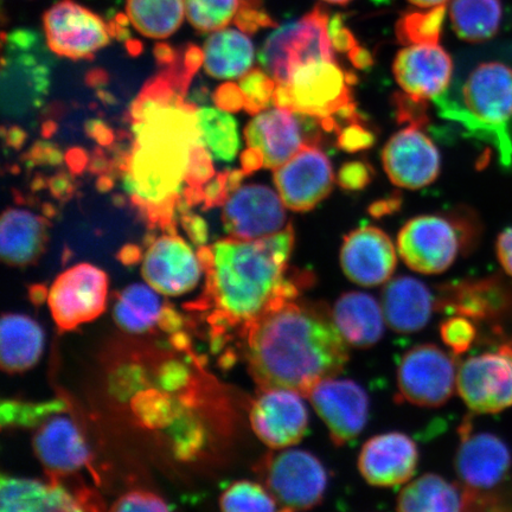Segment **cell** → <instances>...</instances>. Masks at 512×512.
<instances>
[{
  "mask_svg": "<svg viewBox=\"0 0 512 512\" xmlns=\"http://www.w3.org/2000/svg\"><path fill=\"white\" fill-rule=\"evenodd\" d=\"M190 47L182 59L162 63V72L132 102L130 150L118 169L133 207L152 229L176 233V215L204 202L215 170L198 126V108L187 100L192 75L203 63Z\"/></svg>",
  "mask_w": 512,
  "mask_h": 512,
  "instance_id": "1",
  "label": "cell"
},
{
  "mask_svg": "<svg viewBox=\"0 0 512 512\" xmlns=\"http://www.w3.org/2000/svg\"><path fill=\"white\" fill-rule=\"evenodd\" d=\"M249 373L260 389L309 395L319 382L342 373L348 343L324 304L299 298L275 305L243 326Z\"/></svg>",
  "mask_w": 512,
  "mask_h": 512,
  "instance_id": "2",
  "label": "cell"
},
{
  "mask_svg": "<svg viewBox=\"0 0 512 512\" xmlns=\"http://www.w3.org/2000/svg\"><path fill=\"white\" fill-rule=\"evenodd\" d=\"M294 247L292 224L258 240L228 238L198 249L206 286L198 302L222 332L253 322L271 307L299 297L303 280L288 277Z\"/></svg>",
  "mask_w": 512,
  "mask_h": 512,
  "instance_id": "3",
  "label": "cell"
},
{
  "mask_svg": "<svg viewBox=\"0 0 512 512\" xmlns=\"http://www.w3.org/2000/svg\"><path fill=\"white\" fill-rule=\"evenodd\" d=\"M440 117L454 121L472 137L496 147L504 166L512 162V69L499 62L480 64L467 76L460 98L446 91L433 99Z\"/></svg>",
  "mask_w": 512,
  "mask_h": 512,
  "instance_id": "4",
  "label": "cell"
},
{
  "mask_svg": "<svg viewBox=\"0 0 512 512\" xmlns=\"http://www.w3.org/2000/svg\"><path fill=\"white\" fill-rule=\"evenodd\" d=\"M352 79L336 60L307 63L296 69L290 82L277 85L273 104L313 118L324 131L338 134L341 121L362 123L352 95Z\"/></svg>",
  "mask_w": 512,
  "mask_h": 512,
  "instance_id": "5",
  "label": "cell"
},
{
  "mask_svg": "<svg viewBox=\"0 0 512 512\" xmlns=\"http://www.w3.org/2000/svg\"><path fill=\"white\" fill-rule=\"evenodd\" d=\"M49 53L40 35L15 30L3 37L2 105L4 117H28L43 105L50 87Z\"/></svg>",
  "mask_w": 512,
  "mask_h": 512,
  "instance_id": "6",
  "label": "cell"
},
{
  "mask_svg": "<svg viewBox=\"0 0 512 512\" xmlns=\"http://www.w3.org/2000/svg\"><path fill=\"white\" fill-rule=\"evenodd\" d=\"M329 22L328 14L317 6L299 21L286 24L268 37L259 61L277 85L290 82L296 69L304 64L335 61Z\"/></svg>",
  "mask_w": 512,
  "mask_h": 512,
  "instance_id": "7",
  "label": "cell"
},
{
  "mask_svg": "<svg viewBox=\"0 0 512 512\" xmlns=\"http://www.w3.org/2000/svg\"><path fill=\"white\" fill-rule=\"evenodd\" d=\"M265 488L279 510L302 511L322 503L328 475L320 460L302 450H275L258 466Z\"/></svg>",
  "mask_w": 512,
  "mask_h": 512,
  "instance_id": "8",
  "label": "cell"
},
{
  "mask_svg": "<svg viewBox=\"0 0 512 512\" xmlns=\"http://www.w3.org/2000/svg\"><path fill=\"white\" fill-rule=\"evenodd\" d=\"M465 228L443 216L415 217L401 229L399 253L414 272L439 274L448 270L464 246Z\"/></svg>",
  "mask_w": 512,
  "mask_h": 512,
  "instance_id": "9",
  "label": "cell"
},
{
  "mask_svg": "<svg viewBox=\"0 0 512 512\" xmlns=\"http://www.w3.org/2000/svg\"><path fill=\"white\" fill-rule=\"evenodd\" d=\"M51 53L72 60L91 59L111 43L115 27L74 0H60L43 16Z\"/></svg>",
  "mask_w": 512,
  "mask_h": 512,
  "instance_id": "10",
  "label": "cell"
},
{
  "mask_svg": "<svg viewBox=\"0 0 512 512\" xmlns=\"http://www.w3.org/2000/svg\"><path fill=\"white\" fill-rule=\"evenodd\" d=\"M457 375L458 367L451 355L434 344L418 345L401 358L400 396L415 406H443L457 390Z\"/></svg>",
  "mask_w": 512,
  "mask_h": 512,
  "instance_id": "11",
  "label": "cell"
},
{
  "mask_svg": "<svg viewBox=\"0 0 512 512\" xmlns=\"http://www.w3.org/2000/svg\"><path fill=\"white\" fill-rule=\"evenodd\" d=\"M107 294L108 277L100 268L89 264L68 268L48 292L51 316L61 330H74L104 313Z\"/></svg>",
  "mask_w": 512,
  "mask_h": 512,
  "instance_id": "12",
  "label": "cell"
},
{
  "mask_svg": "<svg viewBox=\"0 0 512 512\" xmlns=\"http://www.w3.org/2000/svg\"><path fill=\"white\" fill-rule=\"evenodd\" d=\"M457 390L472 412L495 414L512 407V350L472 356L458 367Z\"/></svg>",
  "mask_w": 512,
  "mask_h": 512,
  "instance_id": "13",
  "label": "cell"
},
{
  "mask_svg": "<svg viewBox=\"0 0 512 512\" xmlns=\"http://www.w3.org/2000/svg\"><path fill=\"white\" fill-rule=\"evenodd\" d=\"M277 192L260 184L243 185L223 204L222 221L229 238L258 240L278 234L288 224Z\"/></svg>",
  "mask_w": 512,
  "mask_h": 512,
  "instance_id": "14",
  "label": "cell"
},
{
  "mask_svg": "<svg viewBox=\"0 0 512 512\" xmlns=\"http://www.w3.org/2000/svg\"><path fill=\"white\" fill-rule=\"evenodd\" d=\"M142 272L153 290L171 297L194 290L204 273L200 256L174 232H164L151 241Z\"/></svg>",
  "mask_w": 512,
  "mask_h": 512,
  "instance_id": "15",
  "label": "cell"
},
{
  "mask_svg": "<svg viewBox=\"0 0 512 512\" xmlns=\"http://www.w3.org/2000/svg\"><path fill=\"white\" fill-rule=\"evenodd\" d=\"M302 398L290 389H260L249 414L256 437L272 450L299 444L309 426V412Z\"/></svg>",
  "mask_w": 512,
  "mask_h": 512,
  "instance_id": "16",
  "label": "cell"
},
{
  "mask_svg": "<svg viewBox=\"0 0 512 512\" xmlns=\"http://www.w3.org/2000/svg\"><path fill=\"white\" fill-rule=\"evenodd\" d=\"M336 377L319 382L307 398L328 427L331 440L336 446H343L366 427L369 398L360 384Z\"/></svg>",
  "mask_w": 512,
  "mask_h": 512,
  "instance_id": "17",
  "label": "cell"
},
{
  "mask_svg": "<svg viewBox=\"0 0 512 512\" xmlns=\"http://www.w3.org/2000/svg\"><path fill=\"white\" fill-rule=\"evenodd\" d=\"M330 160L316 145H306L274 170V184L286 208L309 211L325 200L334 187Z\"/></svg>",
  "mask_w": 512,
  "mask_h": 512,
  "instance_id": "18",
  "label": "cell"
},
{
  "mask_svg": "<svg viewBox=\"0 0 512 512\" xmlns=\"http://www.w3.org/2000/svg\"><path fill=\"white\" fill-rule=\"evenodd\" d=\"M382 159L390 181L403 189L425 188L439 176L437 147L419 127L405 128L390 138Z\"/></svg>",
  "mask_w": 512,
  "mask_h": 512,
  "instance_id": "19",
  "label": "cell"
},
{
  "mask_svg": "<svg viewBox=\"0 0 512 512\" xmlns=\"http://www.w3.org/2000/svg\"><path fill=\"white\" fill-rule=\"evenodd\" d=\"M398 264L389 236L376 227L352 230L343 240L341 266L352 283L376 287L392 279Z\"/></svg>",
  "mask_w": 512,
  "mask_h": 512,
  "instance_id": "20",
  "label": "cell"
},
{
  "mask_svg": "<svg viewBox=\"0 0 512 512\" xmlns=\"http://www.w3.org/2000/svg\"><path fill=\"white\" fill-rule=\"evenodd\" d=\"M419 463L418 446L408 435H376L363 445L358 469L370 485L394 488L409 482Z\"/></svg>",
  "mask_w": 512,
  "mask_h": 512,
  "instance_id": "21",
  "label": "cell"
},
{
  "mask_svg": "<svg viewBox=\"0 0 512 512\" xmlns=\"http://www.w3.org/2000/svg\"><path fill=\"white\" fill-rule=\"evenodd\" d=\"M512 464L507 444L494 434L470 433L462 428V441L456 456L460 483L478 492L489 491L508 476Z\"/></svg>",
  "mask_w": 512,
  "mask_h": 512,
  "instance_id": "22",
  "label": "cell"
},
{
  "mask_svg": "<svg viewBox=\"0 0 512 512\" xmlns=\"http://www.w3.org/2000/svg\"><path fill=\"white\" fill-rule=\"evenodd\" d=\"M393 72L405 93L416 99H435L450 86L453 62L438 44H418L400 51Z\"/></svg>",
  "mask_w": 512,
  "mask_h": 512,
  "instance_id": "23",
  "label": "cell"
},
{
  "mask_svg": "<svg viewBox=\"0 0 512 512\" xmlns=\"http://www.w3.org/2000/svg\"><path fill=\"white\" fill-rule=\"evenodd\" d=\"M494 498L464 484L426 473L407 484L396 502L402 512H456L495 508Z\"/></svg>",
  "mask_w": 512,
  "mask_h": 512,
  "instance_id": "24",
  "label": "cell"
},
{
  "mask_svg": "<svg viewBox=\"0 0 512 512\" xmlns=\"http://www.w3.org/2000/svg\"><path fill=\"white\" fill-rule=\"evenodd\" d=\"M296 115L277 107L259 113L246 127L247 145L261 153L266 168L278 169L304 146L311 145Z\"/></svg>",
  "mask_w": 512,
  "mask_h": 512,
  "instance_id": "25",
  "label": "cell"
},
{
  "mask_svg": "<svg viewBox=\"0 0 512 512\" xmlns=\"http://www.w3.org/2000/svg\"><path fill=\"white\" fill-rule=\"evenodd\" d=\"M38 459L51 476L72 475L91 460L85 439L74 422L64 416H51L42 422L34 439Z\"/></svg>",
  "mask_w": 512,
  "mask_h": 512,
  "instance_id": "26",
  "label": "cell"
},
{
  "mask_svg": "<svg viewBox=\"0 0 512 512\" xmlns=\"http://www.w3.org/2000/svg\"><path fill=\"white\" fill-rule=\"evenodd\" d=\"M381 306L390 329L398 334H414L430 322L434 300L422 281L398 277L390 279L384 286Z\"/></svg>",
  "mask_w": 512,
  "mask_h": 512,
  "instance_id": "27",
  "label": "cell"
},
{
  "mask_svg": "<svg viewBox=\"0 0 512 512\" xmlns=\"http://www.w3.org/2000/svg\"><path fill=\"white\" fill-rule=\"evenodd\" d=\"M48 242V221L29 210L10 208L0 223V255L5 264H35Z\"/></svg>",
  "mask_w": 512,
  "mask_h": 512,
  "instance_id": "28",
  "label": "cell"
},
{
  "mask_svg": "<svg viewBox=\"0 0 512 512\" xmlns=\"http://www.w3.org/2000/svg\"><path fill=\"white\" fill-rule=\"evenodd\" d=\"M331 312L338 331L352 347L368 349L380 342L386 319L374 297L363 292L344 293Z\"/></svg>",
  "mask_w": 512,
  "mask_h": 512,
  "instance_id": "29",
  "label": "cell"
},
{
  "mask_svg": "<svg viewBox=\"0 0 512 512\" xmlns=\"http://www.w3.org/2000/svg\"><path fill=\"white\" fill-rule=\"evenodd\" d=\"M82 503L57 483L6 476L0 482L2 512L82 511L86 509Z\"/></svg>",
  "mask_w": 512,
  "mask_h": 512,
  "instance_id": "30",
  "label": "cell"
},
{
  "mask_svg": "<svg viewBox=\"0 0 512 512\" xmlns=\"http://www.w3.org/2000/svg\"><path fill=\"white\" fill-rule=\"evenodd\" d=\"M206 72L215 79L242 78L254 61V46L246 32L221 29L211 32L202 50Z\"/></svg>",
  "mask_w": 512,
  "mask_h": 512,
  "instance_id": "31",
  "label": "cell"
},
{
  "mask_svg": "<svg viewBox=\"0 0 512 512\" xmlns=\"http://www.w3.org/2000/svg\"><path fill=\"white\" fill-rule=\"evenodd\" d=\"M44 336L35 320L4 315L0 323V362L6 373H23L34 367L43 351Z\"/></svg>",
  "mask_w": 512,
  "mask_h": 512,
  "instance_id": "32",
  "label": "cell"
},
{
  "mask_svg": "<svg viewBox=\"0 0 512 512\" xmlns=\"http://www.w3.org/2000/svg\"><path fill=\"white\" fill-rule=\"evenodd\" d=\"M450 17L454 32L466 42L491 40L501 28V0H452Z\"/></svg>",
  "mask_w": 512,
  "mask_h": 512,
  "instance_id": "33",
  "label": "cell"
},
{
  "mask_svg": "<svg viewBox=\"0 0 512 512\" xmlns=\"http://www.w3.org/2000/svg\"><path fill=\"white\" fill-rule=\"evenodd\" d=\"M157 293L151 286L136 284L126 287L114 307L115 322L131 334H145L155 329L164 311Z\"/></svg>",
  "mask_w": 512,
  "mask_h": 512,
  "instance_id": "34",
  "label": "cell"
},
{
  "mask_svg": "<svg viewBox=\"0 0 512 512\" xmlns=\"http://www.w3.org/2000/svg\"><path fill=\"white\" fill-rule=\"evenodd\" d=\"M126 15L139 34L164 40L181 27L183 0H126Z\"/></svg>",
  "mask_w": 512,
  "mask_h": 512,
  "instance_id": "35",
  "label": "cell"
},
{
  "mask_svg": "<svg viewBox=\"0 0 512 512\" xmlns=\"http://www.w3.org/2000/svg\"><path fill=\"white\" fill-rule=\"evenodd\" d=\"M197 115L201 137L210 156L220 162H233L240 147L236 120L222 108H198Z\"/></svg>",
  "mask_w": 512,
  "mask_h": 512,
  "instance_id": "36",
  "label": "cell"
},
{
  "mask_svg": "<svg viewBox=\"0 0 512 512\" xmlns=\"http://www.w3.org/2000/svg\"><path fill=\"white\" fill-rule=\"evenodd\" d=\"M446 5L420 12H408L396 25V35L403 46L438 44L443 31Z\"/></svg>",
  "mask_w": 512,
  "mask_h": 512,
  "instance_id": "37",
  "label": "cell"
},
{
  "mask_svg": "<svg viewBox=\"0 0 512 512\" xmlns=\"http://www.w3.org/2000/svg\"><path fill=\"white\" fill-rule=\"evenodd\" d=\"M185 17L197 31L215 32L235 21L241 0H183Z\"/></svg>",
  "mask_w": 512,
  "mask_h": 512,
  "instance_id": "38",
  "label": "cell"
},
{
  "mask_svg": "<svg viewBox=\"0 0 512 512\" xmlns=\"http://www.w3.org/2000/svg\"><path fill=\"white\" fill-rule=\"evenodd\" d=\"M227 512H270L279 510L277 502L264 485L241 480L229 486L220 499Z\"/></svg>",
  "mask_w": 512,
  "mask_h": 512,
  "instance_id": "39",
  "label": "cell"
},
{
  "mask_svg": "<svg viewBox=\"0 0 512 512\" xmlns=\"http://www.w3.org/2000/svg\"><path fill=\"white\" fill-rule=\"evenodd\" d=\"M64 403L57 400L44 403H23L4 401L2 405V425L35 426L41 424L55 414L63 411Z\"/></svg>",
  "mask_w": 512,
  "mask_h": 512,
  "instance_id": "40",
  "label": "cell"
},
{
  "mask_svg": "<svg viewBox=\"0 0 512 512\" xmlns=\"http://www.w3.org/2000/svg\"><path fill=\"white\" fill-rule=\"evenodd\" d=\"M240 88L245 96V110L249 114H259L273 102L277 82L261 69H252L240 80Z\"/></svg>",
  "mask_w": 512,
  "mask_h": 512,
  "instance_id": "41",
  "label": "cell"
},
{
  "mask_svg": "<svg viewBox=\"0 0 512 512\" xmlns=\"http://www.w3.org/2000/svg\"><path fill=\"white\" fill-rule=\"evenodd\" d=\"M440 335L453 354L462 355L475 342L476 328L469 319L460 315L445 320L441 324Z\"/></svg>",
  "mask_w": 512,
  "mask_h": 512,
  "instance_id": "42",
  "label": "cell"
},
{
  "mask_svg": "<svg viewBox=\"0 0 512 512\" xmlns=\"http://www.w3.org/2000/svg\"><path fill=\"white\" fill-rule=\"evenodd\" d=\"M235 24L243 32L253 34L262 28L275 27V23L267 11L262 8L261 0H241Z\"/></svg>",
  "mask_w": 512,
  "mask_h": 512,
  "instance_id": "43",
  "label": "cell"
},
{
  "mask_svg": "<svg viewBox=\"0 0 512 512\" xmlns=\"http://www.w3.org/2000/svg\"><path fill=\"white\" fill-rule=\"evenodd\" d=\"M170 505L151 492L133 491L113 504V511H169Z\"/></svg>",
  "mask_w": 512,
  "mask_h": 512,
  "instance_id": "44",
  "label": "cell"
},
{
  "mask_svg": "<svg viewBox=\"0 0 512 512\" xmlns=\"http://www.w3.org/2000/svg\"><path fill=\"white\" fill-rule=\"evenodd\" d=\"M394 106L400 123H408L414 127H421L427 124V102L426 100L413 98L412 95L395 94Z\"/></svg>",
  "mask_w": 512,
  "mask_h": 512,
  "instance_id": "45",
  "label": "cell"
},
{
  "mask_svg": "<svg viewBox=\"0 0 512 512\" xmlns=\"http://www.w3.org/2000/svg\"><path fill=\"white\" fill-rule=\"evenodd\" d=\"M375 143L374 134L363 123H352L343 127L337 134V144L347 152L369 149Z\"/></svg>",
  "mask_w": 512,
  "mask_h": 512,
  "instance_id": "46",
  "label": "cell"
},
{
  "mask_svg": "<svg viewBox=\"0 0 512 512\" xmlns=\"http://www.w3.org/2000/svg\"><path fill=\"white\" fill-rule=\"evenodd\" d=\"M373 174L374 171L369 164L350 162L339 170L338 183L345 190H362L371 182Z\"/></svg>",
  "mask_w": 512,
  "mask_h": 512,
  "instance_id": "47",
  "label": "cell"
},
{
  "mask_svg": "<svg viewBox=\"0 0 512 512\" xmlns=\"http://www.w3.org/2000/svg\"><path fill=\"white\" fill-rule=\"evenodd\" d=\"M329 32L335 50L341 51V53L351 54L358 47V43L352 32L345 27L341 16H334L330 18Z\"/></svg>",
  "mask_w": 512,
  "mask_h": 512,
  "instance_id": "48",
  "label": "cell"
},
{
  "mask_svg": "<svg viewBox=\"0 0 512 512\" xmlns=\"http://www.w3.org/2000/svg\"><path fill=\"white\" fill-rule=\"evenodd\" d=\"M217 106L227 112H236L245 108V96H243L240 86L224 85L217 89L215 94Z\"/></svg>",
  "mask_w": 512,
  "mask_h": 512,
  "instance_id": "49",
  "label": "cell"
},
{
  "mask_svg": "<svg viewBox=\"0 0 512 512\" xmlns=\"http://www.w3.org/2000/svg\"><path fill=\"white\" fill-rule=\"evenodd\" d=\"M181 223L185 232L188 233L190 239L196 243L197 246H204L208 240V227L200 216L190 213V209L182 211Z\"/></svg>",
  "mask_w": 512,
  "mask_h": 512,
  "instance_id": "50",
  "label": "cell"
},
{
  "mask_svg": "<svg viewBox=\"0 0 512 512\" xmlns=\"http://www.w3.org/2000/svg\"><path fill=\"white\" fill-rule=\"evenodd\" d=\"M497 258L505 273L512 277V227L499 234L496 243Z\"/></svg>",
  "mask_w": 512,
  "mask_h": 512,
  "instance_id": "51",
  "label": "cell"
},
{
  "mask_svg": "<svg viewBox=\"0 0 512 512\" xmlns=\"http://www.w3.org/2000/svg\"><path fill=\"white\" fill-rule=\"evenodd\" d=\"M241 165L242 170L246 175L252 174V172L259 170L261 166H264V157H262L259 151L249 147V149L243 152V155L241 156Z\"/></svg>",
  "mask_w": 512,
  "mask_h": 512,
  "instance_id": "52",
  "label": "cell"
},
{
  "mask_svg": "<svg viewBox=\"0 0 512 512\" xmlns=\"http://www.w3.org/2000/svg\"><path fill=\"white\" fill-rule=\"evenodd\" d=\"M349 57L356 68L364 69L373 64V57H371L369 51L362 47H358L355 51H352Z\"/></svg>",
  "mask_w": 512,
  "mask_h": 512,
  "instance_id": "53",
  "label": "cell"
},
{
  "mask_svg": "<svg viewBox=\"0 0 512 512\" xmlns=\"http://www.w3.org/2000/svg\"><path fill=\"white\" fill-rule=\"evenodd\" d=\"M399 208V198H392L389 201L376 202L371 206L370 213L374 216H383L392 213Z\"/></svg>",
  "mask_w": 512,
  "mask_h": 512,
  "instance_id": "54",
  "label": "cell"
},
{
  "mask_svg": "<svg viewBox=\"0 0 512 512\" xmlns=\"http://www.w3.org/2000/svg\"><path fill=\"white\" fill-rule=\"evenodd\" d=\"M413 5L420 9H433L437 6L446 5L448 0H409Z\"/></svg>",
  "mask_w": 512,
  "mask_h": 512,
  "instance_id": "55",
  "label": "cell"
},
{
  "mask_svg": "<svg viewBox=\"0 0 512 512\" xmlns=\"http://www.w3.org/2000/svg\"><path fill=\"white\" fill-rule=\"evenodd\" d=\"M323 2L336 4V5H345L351 2V0H323Z\"/></svg>",
  "mask_w": 512,
  "mask_h": 512,
  "instance_id": "56",
  "label": "cell"
}]
</instances>
